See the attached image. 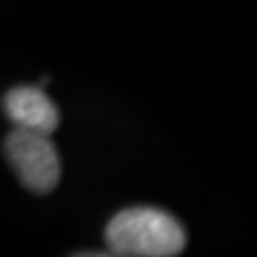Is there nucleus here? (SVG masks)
<instances>
[{
	"label": "nucleus",
	"instance_id": "f257e3e1",
	"mask_svg": "<svg viewBox=\"0 0 257 257\" xmlns=\"http://www.w3.org/2000/svg\"><path fill=\"white\" fill-rule=\"evenodd\" d=\"M105 242L111 255L120 257H172L184 251L187 231L170 212L138 206L111 216Z\"/></svg>",
	"mask_w": 257,
	"mask_h": 257
},
{
	"label": "nucleus",
	"instance_id": "f03ea898",
	"mask_svg": "<svg viewBox=\"0 0 257 257\" xmlns=\"http://www.w3.org/2000/svg\"><path fill=\"white\" fill-rule=\"evenodd\" d=\"M3 150L7 163L15 172L22 187L37 195H45L56 189L62 165L58 150L50 140V133L15 126L5 138Z\"/></svg>",
	"mask_w": 257,
	"mask_h": 257
},
{
	"label": "nucleus",
	"instance_id": "7ed1b4c3",
	"mask_svg": "<svg viewBox=\"0 0 257 257\" xmlns=\"http://www.w3.org/2000/svg\"><path fill=\"white\" fill-rule=\"evenodd\" d=\"M5 118L13 126L28 131L54 133L60 124V111L54 101L37 86H18L3 99Z\"/></svg>",
	"mask_w": 257,
	"mask_h": 257
}]
</instances>
